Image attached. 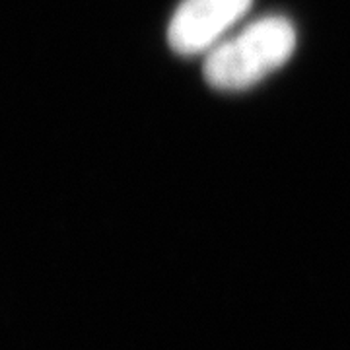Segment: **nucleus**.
I'll return each mask as SVG.
<instances>
[{"mask_svg":"<svg viewBox=\"0 0 350 350\" xmlns=\"http://www.w3.org/2000/svg\"><path fill=\"white\" fill-rule=\"evenodd\" d=\"M294 47L292 22L267 16L213 47L204 61V78L218 90H245L286 63Z\"/></svg>","mask_w":350,"mask_h":350,"instance_id":"nucleus-1","label":"nucleus"},{"mask_svg":"<svg viewBox=\"0 0 350 350\" xmlns=\"http://www.w3.org/2000/svg\"><path fill=\"white\" fill-rule=\"evenodd\" d=\"M253 0H183L172 16L167 43L177 55L216 47L226 29L250 12Z\"/></svg>","mask_w":350,"mask_h":350,"instance_id":"nucleus-2","label":"nucleus"}]
</instances>
